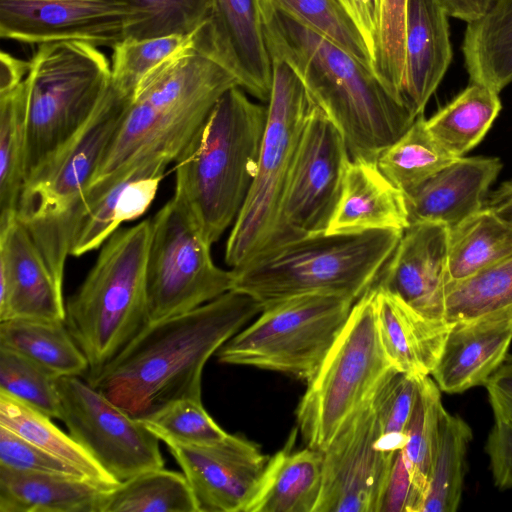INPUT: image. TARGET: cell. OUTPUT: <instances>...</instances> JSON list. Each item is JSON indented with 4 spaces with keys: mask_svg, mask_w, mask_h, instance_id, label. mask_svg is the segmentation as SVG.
<instances>
[{
    "mask_svg": "<svg viewBox=\"0 0 512 512\" xmlns=\"http://www.w3.org/2000/svg\"><path fill=\"white\" fill-rule=\"evenodd\" d=\"M99 512H198L183 473L164 468L140 473L104 492Z\"/></svg>",
    "mask_w": 512,
    "mask_h": 512,
    "instance_id": "cell-35",
    "label": "cell"
},
{
    "mask_svg": "<svg viewBox=\"0 0 512 512\" xmlns=\"http://www.w3.org/2000/svg\"><path fill=\"white\" fill-rule=\"evenodd\" d=\"M12 318H66L63 289L18 217L0 227V321Z\"/></svg>",
    "mask_w": 512,
    "mask_h": 512,
    "instance_id": "cell-20",
    "label": "cell"
},
{
    "mask_svg": "<svg viewBox=\"0 0 512 512\" xmlns=\"http://www.w3.org/2000/svg\"><path fill=\"white\" fill-rule=\"evenodd\" d=\"M512 226V179L487 196L484 206Z\"/></svg>",
    "mask_w": 512,
    "mask_h": 512,
    "instance_id": "cell-54",
    "label": "cell"
},
{
    "mask_svg": "<svg viewBox=\"0 0 512 512\" xmlns=\"http://www.w3.org/2000/svg\"><path fill=\"white\" fill-rule=\"evenodd\" d=\"M133 13L126 38L192 34L206 22L210 0H125ZM125 38V39H126Z\"/></svg>",
    "mask_w": 512,
    "mask_h": 512,
    "instance_id": "cell-41",
    "label": "cell"
},
{
    "mask_svg": "<svg viewBox=\"0 0 512 512\" xmlns=\"http://www.w3.org/2000/svg\"><path fill=\"white\" fill-rule=\"evenodd\" d=\"M168 164L152 163L125 174L90 207L71 250L79 257L100 248L122 223L139 218L154 200Z\"/></svg>",
    "mask_w": 512,
    "mask_h": 512,
    "instance_id": "cell-27",
    "label": "cell"
},
{
    "mask_svg": "<svg viewBox=\"0 0 512 512\" xmlns=\"http://www.w3.org/2000/svg\"><path fill=\"white\" fill-rule=\"evenodd\" d=\"M458 158L432 136L421 114L381 152L377 163L388 179L407 194Z\"/></svg>",
    "mask_w": 512,
    "mask_h": 512,
    "instance_id": "cell-37",
    "label": "cell"
},
{
    "mask_svg": "<svg viewBox=\"0 0 512 512\" xmlns=\"http://www.w3.org/2000/svg\"><path fill=\"white\" fill-rule=\"evenodd\" d=\"M130 99L110 85L87 124L27 180L21 192L17 217L61 289L66 259L85 217L87 190Z\"/></svg>",
    "mask_w": 512,
    "mask_h": 512,
    "instance_id": "cell-5",
    "label": "cell"
},
{
    "mask_svg": "<svg viewBox=\"0 0 512 512\" xmlns=\"http://www.w3.org/2000/svg\"><path fill=\"white\" fill-rule=\"evenodd\" d=\"M373 70V55L361 32L336 0H271Z\"/></svg>",
    "mask_w": 512,
    "mask_h": 512,
    "instance_id": "cell-43",
    "label": "cell"
},
{
    "mask_svg": "<svg viewBox=\"0 0 512 512\" xmlns=\"http://www.w3.org/2000/svg\"><path fill=\"white\" fill-rule=\"evenodd\" d=\"M503 363H505L506 365H508L512 368V355H507V357Z\"/></svg>",
    "mask_w": 512,
    "mask_h": 512,
    "instance_id": "cell-55",
    "label": "cell"
},
{
    "mask_svg": "<svg viewBox=\"0 0 512 512\" xmlns=\"http://www.w3.org/2000/svg\"><path fill=\"white\" fill-rule=\"evenodd\" d=\"M211 246L174 197L151 218L149 322L188 312L232 290L234 272L214 263Z\"/></svg>",
    "mask_w": 512,
    "mask_h": 512,
    "instance_id": "cell-12",
    "label": "cell"
},
{
    "mask_svg": "<svg viewBox=\"0 0 512 512\" xmlns=\"http://www.w3.org/2000/svg\"><path fill=\"white\" fill-rule=\"evenodd\" d=\"M449 230V283L512 256V226L485 207Z\"/></svg>",
    "mask_w": 512,
    "mask_h": 512,
    "instance_id": "cell-33",
    "label": "cell"
},
{
    "mask_svg": "<svg viewBox=\"0 0 512 512\" xmlns=\"http://www.w3.org/2000/svg\"><path fill=\"white\" fill-rule=\"evenodd\" d=\"M29 61L8 52L0 53V93L8 92L24 81L29 72Z\"/></svg>",
    "mask_w": 512,
    "mask_h": 512,
    "instance_id": "cell-52",
    "label": "cell"
},
{
    "mask_svg": "<svg viewBox=\"0 0 512 512\" xmlns=\"http://www.w3.org/2000/svg\"><path fill=\"white\" fill-rule=\"evenodd\" d=\"M419 378L393 369L372 393L371 402L380 430L379 447L385 453L394 454L407 442L405 431L416 401Z\"/></svg>",
    "mask_w": 512,
    "mask_h": 512,
    "instance_id": "cell-42",
    "label": "cell"
},
{
    "mask_svg": "<svg viewBox=\"0 0 512 512\" xmlns=\"http://www.w3.org/2000/svg\"><path fill=\"white\" fill-rule=\"evenodd\" d=\"M267 119L268 106L233 87L176 161L173 197L210 245L234 224L245 203L257 174Z\"/></svg>",
    "mask_w": 512,
    "mask_h": 512,
    "instance_id": "cell-4",
    "label": "cell"
},
{
    "mask_svg": "<svg viewBox=\"0 0 512 512\" xmlns=\"http://www.w3.org/2000/svg\"><path fill=\"white\" fill-rule=\"evenodd\" d=\"M261 311L254 298L230 290L188 312L149 322L85 380L138 420L178 400H202L205 364Z\"/></svg>",
    "mask_w": 512,
    "mask_h": 512,
    "instance_id": "cell-1",
    "label": "cell"
},
{
    "mask_svg": "<svg viewBox=\"0 0 512 512\" xmlns=\"http://www.w3.org/2000/svg\"><path fill=\"white\" fill-rule=\"evenodd\" d=\"M27 84L0 93V227L17 218L25 185Z\"/></svg>",
    "mask_w": 512,
    "mask_h": 512,
    "instance_id": "cell-34",
    "label": "cell"
},
{
    "mask_svg": "<svg viewBox=\"0 0 512 512\" xmlns=\"http://www.w3.org/2000/svg\"><path fill=\"white\" fill-rule=\"evenodd\" d=\"M409 225L405 194L381 171L377 161L351 159L325 234L404 231Z\"/></svg>",
    "mask_w": 512,
    "mask_h": 512,
    "instance_id": "cell-24",
    "label": "cell"
},
{
    "mask_svg": "<svg viewBox=\"0 0 512 512\" xmlns=\"http://www.w3.org/2000/svg\"><path fill=\"white\" fill-rule=\"evenodd\" d=\"M512 341V309L450 323L431 375L441 392L485 385L503 364Z\"/></svg>",
    "mask_w": 512,
    "mask_h": 512,
    "instance_id": "cell-21",
    "label": "cell"
},
{
    "mask_svg": "<svg viewBox=\"0 0 512 512\" xmlns=\"http://www.w3.org/2000/svg\"><path fill=\"white\" fill-rule=\"evenodd\" d=\"M502 167L495 157H459L405 194L409 223L458 226L483 208Z\"/></svg>",
    "mask_w": 512,
    "mask_h": 512,
    "instance_id": "cell-23",
    "label": "cell"
},
{
    "mask_svg": "<svg viewBox=\"0 0 512 512\" xmlns=\"http://www.w3.org/2000/svg\"><path fill=\"white\" fill-rule=\"evenodd\" d=\"M57 379L29 358L0 347V391L60 420Z\"/></svg>",
    "mask_w": 512,
    "mask_h": 512,
    "instance_id": "cell-44",
    "label": "cell"
},
{
    "mask_svg": "<svg viewBox=\"0 0 512 512\" xmlns=\"http://www.w3.org/2000/svg\"><path fill=\"white\" fill-rule=\"evenodd\" d=\"M403 231L322 234L282 246L233 270L232 290L262 309L311 293L346 295L357 301L376 283Z\"/></svg>",
    "mask_w": 512,
    "mask_h": 512,
    "instance_id": "cell-7",
    "label": "cell"
},
{
    "mask_svg": "<svg viewBox=\"0 0 512 512\" xmlns=\"http://www.w3.org/2000/svg\"><path fill=\"white\" fill-rule=\"evenodd\" d=\"M356 301L311 293L262 309L248 327L217 352L220 363L251 366L310 382L343 330Z\"/></svg>",
    "mask_w": 512,
    "mask_h": 512,
    "instance_id": "cell-10",
    "label": "cell"
},
{
    "mask_svg": "<svg viewBox=\"0 0 512 512\" xmlns=\"http://www.w3.org/2000/svg\"><path fill=\"white\" fill-rule=\"evenodd\" d=\"M105 491L83 477L0 466V512H99Z\"/></svg>",
    "mask_w": 512,
    "mask_h": 512,
    "instance_id": "cell-28",
    "label": "cell"
},
{
    "mask_svg": "<svg viewBox=\"0 0 512 512\" xmlns=\"http://www.w3.org/2000/svg\"><path fill=\"white\" fill-rule=\"evenodd\" d=\"M448 18L438 0H407L400 99L414 118L424 114L452 62Z\"/></svg>",
    "mask_w": 512,
    "mask_h": 512,
    "instance_id": "cell-22",
    "label": "cell"
},
{
    "mask_svg": "<svg viewBox=\"0 0 512 512\" xmlns=\"http://www.w3.org/2000/svg\"><path fill=\"white\" fill-rule=\"evenodd\" d=\"M494 424L488 435L486 452L495 486L512 489V409L489 395Z\"/></svg>",
    "mask_w": 512,
    "mask_h": 512,
    "instance_id": "cell-48",
    "label": "cell"
},
{
    "mask_svg": "<svg viewBox=\"0 0 512 512\" xmlns=\"http://www.w3.org/2000/svg\"><path fill=\"white\" fill-rule=\"evenodd\" d=\"M350 160L342 134L315 105L295 151L274 233L259 258L287 244L326 233Z\"/></svg>",
    "mask_w": 512,
    "mask_h": 512,
    "instance_id": "cell-13",
    "label": "cell"
},
{
    "mask_svg": "<svg viewBox=\"0 0 512 512\" xmlns=\"http://www.w3.org/2000/svg\"><path fill=\"white\" fill-rule=\"evenodd\" d=\"M271 59L285 61L342 134L351 159L377 161L414 122L373 70L271 0H258Z\"/></svg>",
    "mask_w": 512,
    "mask_h": 512,
    "instance_id": "cell-2",
    "label": "cell"
},
{
    "mask_svg": "<svg viewBox=\"0 0 512 512\" xmlns=\"http://www.w3.org/2000/svg\"><path fill=\"white\" fill-rule=\"evenodd\" d=\"M374 288L377 326L388 358L398 371L430 376L450 323L428 319L390 293Z\"/></svg>",
    "mask_w": 512,
    "mask_h": 512,
    "instance_id": "cell-25",
    "label": "cell"
},
{
    "mask_svg": "<svg viewBox=\"0 0 512 512\" xmlns=\"http://www.w3.org/2000/svg\"><path fill=\"white\" fill-rule=\"evenodd\" d=\"M425 493L416 485L405 459L403 449L393 457L378 512H422Z\"/></svg>",
    "mask_w": 512,
    "mask_h": 512,
    "instance_id": "cell-49",
    "label": "cell"
},
{
    "mask_svg": "<svg viewBox=\"0 0 512 512\" xmlns=\"http://www.w3.org/2000/svg\"><path fill=\"white\" fill-rule=\"evenodd\" d=\"M197 32L146 39L126 38L118 42L112 48L111 86L121 94L132 97L152 71L195 49Z\"/></svg>",
    "mask_w": 512,
    "mask_h": 512,
    "instance_id": "cell-39",
    "label": "cell"
},
{
    "mask_svg": "<svg viewBox=\"0 0 512 512\" xmlns=\"http://www.w3.org/2000/svg\"><path fill=\"white\" fill-rule=\"evenodd\" d=\"M151 218L118 229L65 302V323L95 376L149 323L147 260Z\"/></svg>",
    "mask_w": 512,
    "mask_h": 512,
    "instance_id": "cell-6",
    "label": "cell"
},
{
    "mask_svg": "<svg viewBox=\"0 0 512 512\" xmlns=\"http://www.w3.org/2000/svg\"><path fill=\"white\" fill-rule=\"evenodd\" d=\"M406 6L407 0H381L380 29L373 61L374 74L400 102L405 61Z\"/></svg>",
    "mask_w": 512,
    "mask_h": 512,
    "instance_id": "cell-46",
    "label": "cell"
},
{
    "mask_svg": "<svg viewBox=\"0 0 512 512\" xmlns=\"http://www.w3.org/2000/svg\"><path fill=\"white\" fill-rule=\"evenodd\" d=\"M51 419L37 409L0 391V425L69 463L89 481L104 490L114 489L120 484L82 445L69 433H65L56 426Z\"/></svg>",
    "mask_w": 512,
    "mask_h": 512,
    "instance_id": "cell-31",
    "label": "cell"
},
{
    "mask_svg": "<svg viewBox=\"0 0 512 512\" xmlns=\"http://www.w3.org/2000/svg\"><path fill=\"white\" fill-rule=\"evenodd\" d=\"M496 0H438L449 17L468 23L481 18Z\"/></svg>",
    "mask_w": 512,
    "mask_h": 512,
    "instance_id": "cell-51",
    "label": "cell"
},
{
    "mask_svg": "<svg viewBox=\"0 0 512 512\" xmlns=\"http://www.w3.org/2000/svg\"><path fill=\"white\" fill-rule=\"evenodd\" d=\"M133 13L125 0H0V36L23 44L82 41L113 48Z\"/></svg>",
    "mask_w": 512,
    "mask_h": 512,
    "instance_id": "cell-16",
    "label": "cell"
},
{
    "mask_svg": "<svg viewBox=\"0 0 512 512\" xmlns=\"http://www.w3.org/2000/svg\"><path fill=\"white\" fill-rule=\"evenodd\" d=\"M271 60L273 82L257 174L225 247V263L233 270L258 259L270 242L295 151L315 106L295 71L283 60Z\"/></svg>",
    "mask_w": 512,
    "mask_h": 512,
    "instance_id": "cell-11",
    "label": "cell"
},
{
    "mask_svg": "<svg viewBox=\"0 0 512 512\" xmlns=\"http://www.w3.org/2000/svg\"><path fill=\"white\" fill-rule=\"evenodd\" d=\"M195 49L230 71L239 87L269 101L273 70L258 0H210Z\"/></svg>",
    "mask_w": 512,
    "mask_h": 512,
    "instance_id": "cell-18",
    "label": "cell"
},
{
    "mask_svg": "<svg viewBox=\"0 0 512 512\" xmlns=\"http://www.w3.org/2000/svg\"><path fill=\"white\" fill-rule=\"evenodd\" d=\"M140 421L165 444L209 445L228 435L205 410L202 400L175 401Z\"/></svg>",
    "mask_w": 512,
    "mask_h": 512,
    "instance_id": "cell-45",
    "label": "cell"
},
{
    "mask_svg": "<svg viewBox=\"0 0 512 512\" xmlns=\"http://www.w3.org/2000/svg\"><path fill=\"white\" fill-rule=\"evenodd\" d=\"M29 64L25 183L87 124L111 85V62L86 42L40 44Z\"/></svg>",
    "mask_w": 512,
    "mask_h": 512,
    "instance_id": "cell-8",
    "label": "cell"
},
{
    "mask_svg": "<svg viewBox=\"0 0 512 512\" xmlns=\"http://www.w3.org/2000/svg\"><path fill=\"white\" fill-rule=\"evenodd\" d=\"M512 309V256L458 282L448 284L447 323Z\"/></svg>",
    "mask_w": 512,
    "mask_h": 512,
    "instance_id": "cell-38",
    "label": "cell"
},
{
    "mask_svg": "<svg viewBox=\"0 0 512 512\" xmlns=\"http://www.w3.org/2000/svg\"><path fill=\"white\" fill-rule=\"evenodd\" d=\"M298 429L267 461L244 512H314L322 485L323 452L295 449Z\"/></svg>",
    "mask_w": 512,
    "mask_h": 512,
    "instance_id": "cell-26",
    "label": "cell"
},
{
    "mask_svg": "<svg viewBox=\"0 0 512 512\" xmlns=\"http://www.w3.org/2000/svg\"><path fill=\"white\" fill-rule=\"evenodd\" d=\"M166 446L189 483L198 512H244L269 459L240 435L228 434L209 445Z\"/></svg>",
    "mask_w": 512,
    "mask_h": 512,
    "instance_id": "cell-17",
    "label": "cell"
},
{
    "mask_svg": "<svg viewBox=\"0 0 512 512\" xmlns=\"http://www.w3.org/2000/svg\"><path fill=\"white\" fill-rule=\"evenodd\" d=\"M472 430L458 415L442 410L436 451L422 512H454L463 491L465 459Z\"/></svg>",
    "mask_w": 512,
    "mask_h": 512,
    "instance_id": "cell-36",
    "label": "cell"
},
{
    "mask_svg": "<svg viewBox=\"0 0 512 512\" xmlns=\"http://www.w3.org/2000/svg\"><path fill=\"white\" fill-rule=\"evenodd\" d=\"M488 395L512 409V368L503 363L485 384Z\"/></svg>",
    "mask_w": 512,
    "mask_h": 512,
    "instance_id": "cell-53",
    "label": "cell"
},
{
    "mask_svg": "<svg viewBox=\"0 0 512 512\" xmlns=\"http://www.w3.org/2000/svg\"><path fill=\"white\" fill-rule=\"evenodd\" d=\"M355 23L373 55L380 29L381 0H336Z\"/></svg>",
    "mask_w": 512,
    "mask_h": 512,
    "instance_id": "cell-50",
    "label": "cell"
},
{
    "mask_svg": "<svg viewBox=\"0 0 512 512\" xmlns=\"http://www.w3.org/2000/svg\"><path fill=\"white\" fill-rule=\"evenodd\" d=\"M443 409L438 385L430 376L420 377L416 401L405 431L407 442L403 453L414 482L425 493V498Z\"/></svg>",
    "mask_w": 512,
    "mask_h": 512,
    "instance_id": "cell-40",
    "label": "cell"
},
{
    "mask_svg": "<svg viewBox=\"0 0 512 512\" xmlns=\"http://www.w3.org/2000/svg\"><path fill=\"white\" fill-rule=\"evenodd\" d=\"M470 82L500 93L512 82V0H496L468 23L461 46Z\"/></svg>",
    "mask_w": 512,
    "mask_h": 512,
    "instance_id": "cell-29",
    "label": "cell"
},
{
    "mask_svg": "<svg viewBox=\"0 0 512 512\" xmlns=\"http://www.w3.org/2000/svg\"><path fill=\"white\" fill-rule=\"evenodd\" d=\"M60 420L69 434L119 483L164 468L161 441L85 379H57Z\"/></svg>",
    "mask_w": 512,
    "mask_h": 512,
    "instance_id": "cell-14",
    "label": "cell"
},
{
    "mask_svg": "<svg viewBox=\"0 0 512 512\" xmlns=\"http://www.w3.org/2000/svg\"><path fill=\"white\" fill-rule=\"evenodd\" d=\"M393 369L379 335L372 287L354 303L343 330L297 405L296 427L305 445L323 452Z\"/></svg>",
    "mask_w": 512,
    "mask_h": 512,
    "instance_id": "cell-9",
    "label": "cell"
},
{
    "mask_svg": "<svg viewBox=\"0 0 512 512\" xmlns=\"http://www.w3.org/2000/svg\"><path fill=\"white\" fill-rule=\"evenodd\" d=\"M499 94L470 82L451 102L426 119L428 130L455 157H463L484 138L498 116Z\"/></svg>",
    "mask_w": 512,
    "mask_h": 512,
    "instance_id": "cell-32",
    "label": "cell"
},
{
    "mask_svg": "<svg viewBox=\"0 0 512 512\" xmlns=\"http://www.w3.org/2000/svg\"><path fill=\"white\" fill-rule=\"evenodd\" d=\"M0 347L34 361L56 378L86 376V356L64 320L12 318L0 321Z\"/></svg>",
    "mask_w": 512,
    "mask_h": 512,
    "instance_id": "cell-30",
    "label": "cell"
},
{
    "mask_svg": "<svg viewBox=\"0 0 512 512\" xmlns=\"http://www.w3.org/2000/svg\"><path fill=\"white\" fill-rule=\"evenodd\" d=\"M449 235L442 223L410 224L373 287L428 319L446 322Z\"/></svg>",
    "mask_w": 512,
    "mask_h": 512,
    "instance_id": "cell-19",
    "label": "cell"
},
{
    "mask_svg": "<svg viewBox=\"0 0 512 512\" xmlns=\"http://www.w3.org/2000/svg\"><path fill=\"white\" fill-rule=\"evenodd\" d=\"M236 86L230 71L196 49L152 71L131 97L92 178L86 209L128 172L176 162L219 99Z\"/></svg>",
    "mask_w": 512,
    "mask_h": 512,
    "instance_id": "cell-3",
    "label": "cell"
},
{
    "mask_svg": "<svg viewBox=\"0 0 512 512\" xmlns=\"http://www.w3.org/2000/svg\"><path fill=\"white\" fill-rule=\"evenodd\" d=\"M0 466L21 472L86 478L69 463L53 456L3 425H0Z\"/></svg>",
    "mask_w": 512,
    "mask_h": 512,
    "instance_id": "cell-47",
    "label": "cell"
},
{
    "mask_svg": "<svg viewBox=\"0 0 512 512\" xmlns=\"http://www.w3.org/2000/svg\"><path fill=\"white\" fill-rule=\"evenodd\" d=\"M371 396L323 451L321 492L314 512H378L397 451L388 454L379 447L380 430Z\"/></svg>",
    "mask_w": 512,
    "mask_h": 512,
    "instance_id": "cell-15",
    "label": "cell"
}]
</instances>
